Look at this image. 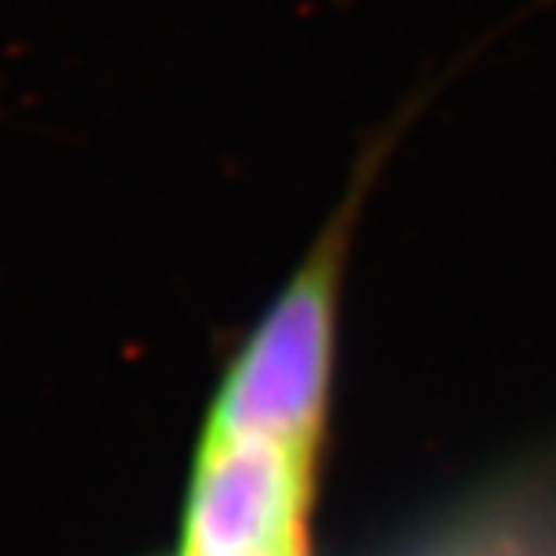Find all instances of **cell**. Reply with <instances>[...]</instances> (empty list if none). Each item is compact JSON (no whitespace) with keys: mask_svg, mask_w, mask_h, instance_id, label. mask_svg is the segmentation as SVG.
<instances>
[{"mask_svg":"<svg viewBox=\"0 0 556 556\" xmlns=\"http://www.w3.org/2000/svg\"><path fill=\"white\" fill-rule=\"evenodd\" d=\"M326 452L203 430L177 556H311Z\"/></svg>","mask_w":556,"mask_h":556,"instance_id":"obj_1","label":"cell"}]
</instances>
